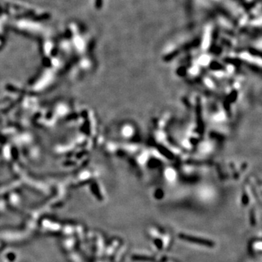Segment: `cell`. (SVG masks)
I'll use <instances>...</instances> for the list:
<instances>
[{
  "label": "cell",
  "mask_w": 262,
  "mask_h": 262,
  "mask_svg": "<svg viewBox=\"0 0 262 262\" xmlns=\"http://www.w3.org/2000/svg\"><path fill=\"white\" fill-rule=\"evenodd\" d=\"M179 237L181 238V239H183V240L187 241V242H189V243H197V244L206 246V247H211L214 246V243L212 241L208 240V239H202V238L197 237L191 236V235H188V234H181L179 235Z\"/></svg>",
  "instance_id": "obj_1"
},
{
  "label": "cell",
  "mask_w": 262,
  "mask_h": 262,
  "mask_svg": "<svg viewBox=\"0 0 262 262\" xmlns=\"http://www.w3.org/2000/svg\"><path fill=\"white\" fill-rule=\"evenodd\" d=\"M251 251H253V253H257L258 252L260 253L261 250V241H253L251 242Z\"/></svg>",
  "instance_id": "obj_2"
},
{
  "label": "cell",
  "mask_w": 262,
  "mask_h": 262,
  "mask_svg": "<svg viewBox=\"0 0 262 262\" xmlns=\"http://www.w3.org/2000/svg\"><path fill=\"white\" fill-rule=\"evenodd\" d=\"M133 259L135 261H151L152 258L148 256H141V255H139V256H133Z\"/></svg>",
  "instance_id": "obj_3"
}]
</instances>
